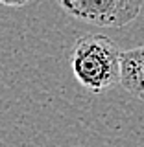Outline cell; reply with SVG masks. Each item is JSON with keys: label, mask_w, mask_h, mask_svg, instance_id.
Instances as JSON below:
<instances>
[{"label": "cell", "mask_w": 144, "mask_h": 147, "mask_svg": "<svg viewBox=\"0 0 144 147\" xmlns=\"http://www.w3.org/2000/svg\"><path fill=\"white\" fill-rule=\"evenodd\" d=\"M120 50L102 33L81 35L74 40L68 63L74 79L91 94H104L120 85Z\"/></svg>", "instance_id": "cell-1"}, {"label": "cell", "mask_w": 144, "mask_h": 147, "mask_svg": "<svg viewBox=\"0 0 144 147\" xmlns=\"http://www.w3.org/2000/svg\"><path fill=\"white\" fill-rule=\"evenodd\" d=\"M67 15L96 28H124L141 15L144 0H57Z\"/></svg>", "instance_id": "cell-2"}, {"label": "cell", "mask_w": 144, "mask_h": 147, "mask_svg": "<svg viewBox=\"0 0 144 147\" xmlns=\"http://www.w3.org/2000/svg\"><path fill=\"white\" fill-rule=\"evenodd\" d=\"M120 86L139 101H144V46L120 53Z\"/></svg>", "instance_id": "cell-3"}, {"label": "cell", "mask_w": 144, "mask_h": 147, "mask_svg": "<svg viewBox=\"0 0 144 147\" xmlns=\"http://www.w3.org/2000/svg\"><path fill=\"white\" fill-rule=\"evenodd\" d=\"M28 2H30V0H0L2 6H9V7H20Z\"/></svg>", "instance_id": "cell-4"}]
</instances>
